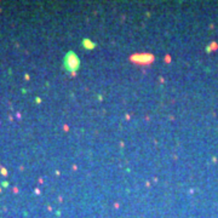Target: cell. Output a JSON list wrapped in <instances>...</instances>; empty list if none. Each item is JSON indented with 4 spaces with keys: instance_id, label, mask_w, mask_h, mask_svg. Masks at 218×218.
Segmentation results:
<instances>
[{
    "instance_id": "1",
    "label": "cell",
    "mask_w": 218,
    "mask_h": 218,
    "mask_svg": "<svg viewBox=\"0 0 218 218\" xmlns=\"http://www.w3.org/2000/svg\"><path fill=\"white\" fill-rule=\"evenodd\" d=\"M131 60L137 62V63L144 62V64H147V63H150L153 60H154V57L149 54H144V55H134V56L131 57Z\"/></svg>"
}]
</instances>
